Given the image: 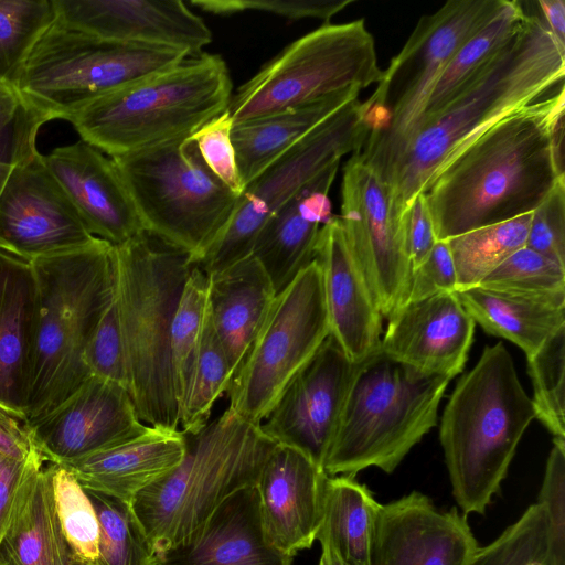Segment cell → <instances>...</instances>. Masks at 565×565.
I'll return each instance as SVG.
<instances>
[{
    "mask_svg": "<svg viewBox=\"0 0 565 565\" xmlns=\"http://www.w3.org/2000/svg\"><path fill=\"white\" fill-rule=\"evenodd\" d=\"M564 84L507 117L441 169L425 192L437 241L532 213L565 179L554 135Z\"/></svg>",
    "mask_w": 565,
    "mask_h": 565,
    "instance_id": "obj_1",
    "label": "cell"
},
{
    "mask_svg": "<svg viewBox=\"0 0 565 565\" xmlns=\"http://www.w3.org/2000/svg\"><path fill=\"white\" fill-rule=\"evenodd\" d=\"M565 76V46L542 19L526 15L516 35L439 109L425 118L391 186L403 218L433 178L507 117L544 98Z\"/></svg>",
    "mask_w": 565,
    "mask_h": 565,
    "instance_id": "obj_2",
    "label": "cell"
},
{
    "mask_svg": "<svg viewBox=\"0 0 565 565\" xmlns=\"http://www.w3.org/2000/svg\"><path fill=\"white\" fill-rule=\"evenodd\" d=\"M115 302L128 393L142 423L180 429L170 359L174 310L194 264L191 256L146 231L114 246Z\"/></svg>",
    "mask_w": 565,
    "mask_h": 565,
    "instance_id": "obj_3",
    "label": "cell"
},
{
    "mask_svg": "<svg viewBox=\"0 0 565 565\" xmlns=\"http://www.w3.org/2000/svg\"><path fill=\"white\" fill-rule=\"evenodd\" d=\"M38 286L33 370L24 416L32 423L72 395L89 376L84 352L115 298L114 246H85L31 260Z\"/></svg>",
    "mask_w": 565,
    "mask_h": 565,
    "instance_id": "obj_4",
    "label": "cell"
},
{
    "mask_svg": "<svg viewBox=\"0 0 565 565\" xmlns=\"http://www.w3.org/2000/svg\"><path fill=\"white\" fill-rule=\"evenodd\" d=\"M533 404L502 342L483 349L445 406L439 439L463 512L483 514L532 420Z\"/></svg>",
    "mask_w": 565,
    "mask_h": 565,
    "instance_id": "obj_5",
    "label": "cell"
},
{
    "mask_svg": "<svg viewBox=\"0 0 565 565\" xmlns=\"http://www.w3.org/2000/svg\"><path fill=\"white\" fill-rule=\"evenodd\" d=\"M276 443L227 408L200 433L171 472L134 499L158 558L189 540L232 494L255 487Z\"/></svg>",
    "mask_w": 565,
    "mask_h": 565,
    "instance_id": "obj_6",
    "label": "cell"
},
{
    "mask_svg": "<svg viewBox=\"0 0 565 565\" xmlns=\"http://www.w3.org/2000/svg\"><path fill=\"white\" fill-rule=\"evenodd\" d=\"M450 377L428 374L381 349L358 363L328 449V477L376 467L391 473L437 424Z\"/></svg>",
    "mask_w": 565,
    "mask_h": 565,
    "instance_id": "obj_7",
    "label": "cell"
},
{
    "mask_svg": "<svg viewBox=\"0 0 565 565\" xmlns=\"http://www.w3.org/2000/svg\"><path fill=\"white\" fill-rule=\"evenodd\" d=\"M232 95L225 61L201 53L93 100L68 121L82 140L116 157L193 135Z\"/></svg>",
    "mask_w": 565,
    "mask_h": 565,
    "instance_id": "obj_8",
    "label": "cell"
},
{
    "mask_svg": "<svg viewBox=\"0 0 565 565\" xmlns=\"http://www.w3.org/2000/svg\"><path fill=\"white\" fill-rule=\"evenodd\" d=\"M505 0H450L424 15L383 71L369 102V135L355 153L391 189L420 127L431 92L461 44Z\"/></svg>",
    "mask_w": 565,
    "mask_h": 565,
    "instance_id": "obj_9",
    "label": "cell"
},
{
    "mask_svg": "<svg viewBox=\"0 0 565 565\" xmlns=\"http://www.w3.org/2000/svg\"><path fill=\"white\" fill-rule=\"evenodd\" d=\"M188 57L183 50L105 40L55 20L32 50L15 90L43 124L70 120L93 100Z\"/></svg>",
    "mask_w": 565,
    "mask_h": 565,
    "instance_id": "obj_10",
    "label": "cell"
},
{
    "mask_svg": "<svg viewBox=\"0 0 565 565\" xmlns=\"http://www.w3.org/2000/svg\"><path fill=\"white\" fill-rule=\"evenodd\" d=\"M147 233L196 260L230 220L238 194L201 158L192 135L110 157Z\"/></svg>",
    "mask_w": 565,
    "mask_h": 565,
    "instance_id": "obj_11",
    "label": "cell"
},
{
    "mask_svg": "<svg viewBox=\"0 0 565 565\" xmlns=\"http://www.w3.org/2000/svg\"><path fill=\"white\" fill-rule=\"evenodd\" d=\"M373 35L364 19L324 23L291 42L232 95L233 124L303 106L334 93L379 84Z\"/></svg>",
    "mask_w": 565,
    "mask_h": 565,
    "instance_id": "obj_12",
    "label": "cell"
},
{
    "mask_svg": "<svg viewBox=\"0 0 565 565\" xmlns=\"http://www.w3.org/2000/svg\"><path fill=\"white\" fill-rule=\"evenodd\" d=\"M367 100H352L273 161L239 194L233 213L195 266L218 273L252 255L265 223L307 182L348 153L370 130Z\"/></svg>",
    "mask_w": 565,
    "mask_h": 565,
    "instance_id": "obj_13",
    "label": "cell"
},
{
    "mask_svg": "<svg viewBox=\"0 0 565 565\" xmlns=\"http://www.w3.org/2000/svg\"><path fill=\"white\" fill-rule=\"evenodd\" d=\"M329 334L322 273L315 259L276 295L226 391L228 408L259 425L291 377Z\"/></svg>",
    "mask_w": 565,
    "mask_h": 565,
    "instance_id": "obj_14",
    "label": "cell"
},
{
    "mask_svg": "<svg viewBox=\"0 0 565 565\" xmlns=\"http://www.w3.org/2000/svg\"><path fill=\"white\" fill-rule=\"evenodd\" d=\"M382 317L405 302L411 278L404 217L392 207L390 186L353 152L345 162L338 215Z\"/></svg>",
    "mask_w": 565,
    "mask_h": 565,
    "instance_id": "obj_15",
    "label": "cell"
},
{
    "mask_svg": "<svg viewBox=\"0 0 565 565\" xmlns=\"http://www.w3.org/2000/svg\"><path fill=\"white\" fill-rule=\"evenodd\" d=\"M356 367L329 334L285 386L260 430L322 469Z\"/></svg>",
    "mask_w": 565,
    "mask_h": 565,
    "instance_id": "obj_16",
    "label": "cell"
},
{
    "mask_svg": "<svg viewBox=\"0 0 565 565\" xmlns=\"http://www.w3.org/2000/svg\"><path fill=\"white\" fill-rule=\"evenodd\" d=\"M95 237L36 152L15 164L0 196V248L32 260Z\"/></svg>",
    "mask_w": 565,
    "mask_h": 565,
    "instance_id": "obj_17",
    "label": "cell"
},
{
    "mask_svg": "<svg viewBox=\"0 0 565 565\" xmlns=\"http://www.w3.org/2000/svg\"><path fill=\"white\" fill-rule=\"evenodd\" d=\"M30 424L36 449L46 462L58 465L135 438L149 428L125 387L95 375Z\"/></svg>",
    "mask_w": 565,
    "mask_h": 565,
    "instance_id": "obj_18",
    "label": "cell"
},
{
    "mask_svg": "<svg viewBox=\"0 0 565 565\" xmlns=\"http://www.w3.org/2000/svg\"><path fill=\"white\" fill-rule=\"evenodd\" d=\"M478 548L465 514L417 491L377 508L366 565H468Z\"/></svg>",
    "mask_w": 565,
    "mask_h": 565,
    "instance_id": "obj_19",
    "label": "cell"
},
{
    "mask_svg": "<svg viewBox=\"0 0 565 565\" xmlns=\"http://www.w3.org/2000/svg\"><path fill=\"white\" fill-rule=\"evenodd\" d=\"M63 25L100 39L183 50L195 56L211 43L206 23L183 1L54 0Z\"/></svg>",
    "mask_w": 565,
    "mask_h": 565,
    "instance_id": "obj_20",
    "label": "cell"
},
{
    "mask_svg": "<svg viewBox=\"0 0 565 565\" xmlns=\"http://www.w3.org/2000/svg\"><path fill=\"white\" fill-rule=\"evenodd\" d=\"M328 476L307 456L276 444L256 483L267 544L294 558L317 540Z\"/></svg>",
    "mask_w": 565,
    "mask_h": 565,
    "instance_id": "obj_21",
    "label": "cell"
},
{
    "mask_svg": "<svg viewBox=\"0 0 565 565\" xmlns=\"http://www.w3.org/2000/svg\"><path fill=\"white\" fill-rule=\"evenodd\" d=\"M44 162L88 232L113 246L145 232L114 160L81 140L55 148Z\"/></svg>",
    "mask_w": 565,
    "mask_h": 565,
    "instance_id": "obj_22",
    "label": "cell"
},
{
    "mask_svg": "<svg viewBox=\"0 0 565 565\" xmlns=\"http://www.w3.org/2000/svg\"><path fill=\"white\" fill-rule=\"evenodd\" d=\"M381 350L428 374L455 377L466 364L476 322L456 292L406 301L387 318Z\"/></svg>",
    "mask_w": 565,
    "mask_h": 565,
    "instance_id": "obj_23",
    "label": "cell"
},
{
    "mask_svg": "<svg viewBox=\"0 0 565 565\" xmlns=\"http://www.w3.org/2000/svg\"><path fill=\"white\" fill-rule=\"evenodd\" d=\"M316 259L322 273L330 335L359 363L381 349L383 317L338 215L321 227Z\"/></svg>",
    "mask_w": 565,
    "mask_h": 565,
    "instance_id": "obj_24",
    "label": "cell"
},
{
    "mask_svg": "<svg viewBox=\"0 0 565 565\" xmlns=\"http://www.w3.org/2000/svg\"><path fill=\"white\" fill-rule=\"evenodd\" d=\"M339 163L307 182L265 223L252 255L267 274L276 295L316 259L321 227L334 215L329 191Z\"/></svg>",
    "mask_w": 565,
    "mask_h": 565,
    "instance_id": "obj_25",
    "label": "cell"
},
{
    "mask_svg": "<svg viewBox=\"0 0 565 565\" xmlns=\"http://www.w3.org/2000/svg\"><path fill=\"white\" fill-rule=\"evenodd\" d=\"M185 451L182 430L149 426L135 438L61 466L84 489L132 503L137 494L178 467Z\"/></svg>",
    "mask_w": 565,
    "mask_h": 565,
    "instance_id": "obj_26",
    "label": "cell"
},
{
    "mask_svg": "<svg viewBox=\"0 0 565 565\" xmlns=\"http://www.w3.org/2000/svg\"><path fill=\"white\" fill-rule=\"evenodd\" d=\"M291 557L266 542L256 487L227 498L185 542L167 551L158 565H291Z\"/></svg>",
    "mask_w": 565,
    "mask_h": 565,
    "instance_id": "obj_27",
    "label": "cell"
},
{
    "mask_svg": "<svg viewBox=\"0 0 565 565\" xmlns=\"http://www.w3.org/2000/svg\"><path fill=\"white\" fill-rule=\"evenodd\" d=\"M36 324L38 286L31 260L0 248V405L23 416Z\"/></svg>",
    "mask_w": 565,
    "mask_h": 565,
    "instance_id": "obj_28",
    "label": "cell"
},
{
    "mask_svg": "<svg viewBox=\"0 0 565 565\" xmlns=\"http://www.w3.org/2000/svg\"><path fill=\"white\" fill-rule=\"evenodd\" d=\"M275 297L267 274L253 255L207 275V311L232 380L245 361Z\"/></svg>",
    "mask_w": 565,
    "mask_h": 565,
    "instance_id": "obj_29",
    "label": "cell"
},
{
    "mask_svg": "<svg viewBox=\"0 0 565 565\" xmlns=\"http://www.w3.org/2000/svg\"><path fill=\"white\" fill-rule=\"evenodd\" d=\"M351 87L313 103L233 124L231 138L243 186L316 127L359 97Z\"/></svg>",
    "mask_w": 565,
    "mask_h": 565,
    "instance_id": "obj_30",
    "label": "cell"
},
{
    "mask_svg": "<svg viewBox=\"0 0 565 565\" xmlns=\"http://www.w3.org/2000/svg\"><path fill=\"white\" fill-rule=\"evenodd\" d=\"M72 561L45 465L0 543V565H71Z\"/></svg>",
    "mask_w": 565,
    "mask_h": 565,
    "instance_id": "obj_31",
    "label": "cell"
},
{
    "mask_svg": "<svg viewBox=\"0 0 565 565\" xmlns=\"http://www.w3.org/2000/svg\"><path fill=\"white\" fill-rule=\"evenodd\" d=\"M456 295L473 321L487 333L513 342L526 358L565 327V307L480 286L458 290Z\"/></svg>",
    "mask_w": 565,
    "mask_h": 565,
    "instance_id": "obj_32",
    "label": "cell"
},
{
    "mask_svg": "<svg viewBox=\"0 0 565 565\" xmlns=\"http://www.w3.org/2000/svg\"><path fill=\"white\" fill-rule=\"evenodd\" d=\"M379 505L372 492L354 477H328L317 539L328 540L345 565H366Z\"/></svg>",
    "mask_w": 565,
    "mask_h": 565,
    "instance_id": "obj_33",
    "label": "cell"
},
{
    "mask_svg": "<svg viewBox=\"0 0 565 565\" xmlns=\"http://www.w3.org/2000/svg\"><path fill=\"white\" fill-rule=\"evenodd\" d=\"M526 15L519 1L505 0L501 10L461 44L437 81L423 120L441 109L477 71L508 45Z\"/></svg>",
    "mask_w": 565,
    "mask_h": 565,
    "instance_id": "obj_34",
    "label": "cell"
},
{
    "mask_svg": "<svg viewBox=\"0 0 565 565\" xmlns=\"http://www.w3.org/2000/svg\"><path fill=\"white\" fill-rule=\"evenodd\" d=\"M531 216L532 213H527L447 239L458 290L479 286L500 264L525 246Z\"/></svg>",
    "mask_w": 565,
    "mask_h": 565,
    "instance_id": "obj_35",
    "label": "cell"
},
{
    "mask_svg": "<svg viewBox=\"0 0 565 565\" xmlns=\"http://www.w3.org/2000/svg\"><path fill=\"white\" fill-rule=\"evenodd\" d=\"M232 373L214 332L209 311L189 381L179 406L180 430L200 433L210 422L215 402L227 391Z\"/></svg>",
    "mask_w": 565,
    "mask_h": 565,
    "instance_id": "obj_36",
    "label": "cell"
},
{
    "mask_svg": "<svg viewBox=\"0 0 565 565\" xmlns=\"http://www.w3.org/2000/svg\"><path fill=\"white\" fill-rule=\"evenodd\" d=\"M99 524L95 565H158L159 558L131 503L84 489Z\"/></svg>",
    "mask_w": 565,
    "mask_h": 565,
    "instance_id": "obj_37",
    "label": "cell"
},
{
    "mask_svg": "<svg viewBox=\"0 0 565 565\" xmlns=\"http://www.w3.org/2000/svg\"><path fill=\"white\" fill-rule=\"evenodd\" d=\"M55 20L54 0H0V84L15 89L32 50Z\"/></svg>",
    "mask_w": 565,
    "mask_h": 565,
    "instance_id": "obj_38",
    "label": "cell"
},
{
    "mask_svg": "<svg viewBox=\"0 0 565 565\" xmlns=\"http://www.w3.org/2000/svg\"><path fill=\"white\" fill-rule=\"evenodd\" d=\"M479 286L565 307V265L526 246L508 257Z\"/></svg>",
    "mask_w": 565,
    "mask_h": 565,
    "instance_id": "obj_39",
    "label": "cell"
},
{
    "mask_svg": "<svg viewBox=\"0 0 565 565\" xmlns=\"http://www.w3.org/2000/svg\"><path fill=\"white\" fill-rule=\"evenodd\" d=\"M207 313V275L193 266L177 303L170 333V359L180 406Z\"/></svg>",
    "mask_w": 565,
    "mask_h": 565,
    "instance_id": "obj_40",
    "label": "cell"
},
{
    "mask_svg": "<svg viewBox=\"0 0 565 565\" xmlns=\"http://www.w3.org/2000/svg\"><path fill=\"white\" fill-rule=\"evenodd\" d=\"M56 513L73 561L95 565L99 524L84 488L63 466L47 462Z\"/></svg>",
    "mask_w": 565,
    "mask_h": 565,
    "instance_id": "obj_41",
    "label": "cell"
},
{
    "mask_svg": "<svg viewBox=\"0 0 565 565\" xmlns=\"http://www.w3.org/2000/svg\"><path fill=\"white\" fill-rule=\"evenodd\" d=\"M526 359L535 418L554 439L565 440V327Z\"/></svg>",
    "mask_w": 565,
    "mask_h": 565,
    "instance_id": "obj_42",
    "label": "cell"
},
{
    "mask_svg": "<svg viewBox=\"0 0 565 565\" xmlns=\"http://www.w3.org/2000/svg\"><path fill=\"white\" fill-rule=\"evenodd\" d=\"M468 565H550L548 516L539 501L484 547Z\"/></svg>",
    "mask_w": 565,
    "mask_h": 565,
    "instance_id": "obj_43",
    "label": "cell"
},
{
    "mask_svg": "<svg viewBox=\"0 0 565 565\" xmlns=\"http://www.w3.org/2000/svg\"><path fill=\"white\" fill-rule=\"evenodd\" d=\"M84 363L90 375L119 384L128 391L125 350L115 298L88 341Z\"/></svg>",
    "mask_w": 565,
    "mask_h": 565,
    "instance_id": "obj_44",
    "label": "cell"
},
{
    "mask_svg": "<svg viewBox=\"0 0 565 565\" xmlns=\"http://www.w3.org/2000/svg\"><path fill=\"white\" fill-rule=\"evenodd\" d=\"M539 502L548 516L550 565H565V440L554 439Z\"/></svg>",
    "mask_w": 565,
    "mask_h": 565,
    "instance_id": "obj_45",
    "label": "cell"
},
{
    "mask_svg": "<svg viewBox=\"0 0 565 565\" xmlns=\"http://www.w3.org/2000/svg\"><path fill=\"white\" fill-rule=\"evenodd\" d=\"M352 0H193L191 4L213 14L259 11L291 20L315 18L329 23Z\"/></svg>",
    "mask_w": 565,
    "mask_h": 565,
    "instance_id": "obj_46",
    "label": "cell"
},
{
    "mask_svg": "<svg viewBox=\"0 0 565 565\" xmlns=\"http://www.w3.org/2000/svg\"><path fill=\"white\" fill-rule=\"evenodd\" d=\"M233 121L227 110L214 117L193 135L199 153L213 174L236 194L243 192L236 154L231 138Z\"/></svg>",
    "mask_w": 565,
    "mask_h": 565,
    "instance_id": "obj_47",
    "label": "cell"
},
{
    "mask_svg": "<svg viewBox=\"0 0 565 565\" xmlns=\"http://www.w3.org/2000/svg\"><path fill=\"white\" fill-rule=\"evenodd\" d=\"M525 246L565 265V179L532 212Z\"/></svg>",
    "mask_w": 565,
    "mask_h": 565,
    "instance_id": "obj_48",
    "label": "cell"
},
{
    "mask_svg": "<svg viewBox=\"0 0 565 565\" xmlns=\"http://www.w3.org/2000/svg\"><path fill=\"white\" fill-rule=\"evenodd\" d=\"M45 462L36 448L23 461L0 454V543Z\"/></svg>",
    "mask_w": 565,
    "mask_h": 565,
    "instance_id": "obj_49",
    "label": "cell"
},
{
    "mask_svg": "<svg viewBox=\"0 0 565 565\" xmlns=\"http://www.w3.org/2000/svg\"><path fill=\"white\" fill-rule=\"evenodd\" d=\"M457 290V274L448 243L437 241L427 257L412 270L405 302Z\"/></svg>",
    "mask_w": 565,
    "mask_h": 565,
    "instance_id": "obj_50",
    "label": "cell"
},
{
    "mask_svg": "<svg viewBox=\"0 0 565 565\" xmlns=\"http://www.w3.org/2000/svg\"><path fill=\"white\" fill-rule=\"evenodd\" d=\"M404 234L411 269L413 270L427 257L437 242L425 193L416 195L406 209L404 213Z\"/></svg>",
    "mask_w": 565,
    "mask_h": 565,
    "instance_id": "obj_51",
    "label": "cell"
},
{
    "mask_svg": "<svg viewBox=\"0 0 565 565\" xmlns=\"http://www.w3.org/2000/svg\"><path fill=\"white\" fill-rule=\"evenodd\" d=\"M35 448L26 417L0 405V454L23 461Z\"/></svg>",
    "mask_w": 565,
    "mask_h": 565,
    "instance_id": "obj_52",
    "label": "cell"
},
{
    "mask_svg": "<svg viewBox=\"0 0 565 565\" xmlns=\"http://www.w3.org/2000/svg\"><path fill=\"white\" fill-rule=\"evenodd\" d=\"M544 23L554 38L565 46V1L564 0H539Z\"/></svg>",
    "mask_w": 565,
    "mask_h": 565,
    "instance_id": "obj_53",
    "label": "cell"
},
{
    "mask_svg": "<svg viewBox=\"0 0 565 565\" xmlns=\"http://www.w3.org/2000/svg\"><path fill=\"white\" fill-rule=\"evenodd\" d=\"M317 540H319L321 545V554L318 565H345L328 540L324 537H318Z\"/></svg>",
    "mask_w": 565,
    "mask_h": 565,
    "instance_id": "obj_54",
    "label": "cell"
},
{
    "mask_svg": "<svg viewBox=\"0 0 565 565\" xmlns=\"http://www.w3.org/2000/svg\"><path fill=\"white\" fill-rule=\"evenodd\" d=\"M12 169V166L0 162V196Z\"/></svg>",
    "mask_w": 565,
    "mask_h": 565,
    "instance_id": "obj_55",
    "label": "cell"
},
{
    "mask_svg": "<svg viewBox=\"0 0 565 565\" xmlns=\"http://www.w3.org/2000/svg\"><path fill=\"white\" fill-rule=\"evenodd\" d=\"M71 565H87V564L78 562V561H72Z\"/></svg>",
    "mask_w": 565,
    "mask_h": 565,
    "instance_id": "obj_56",
    "label": "cell"
}]
</instances>
